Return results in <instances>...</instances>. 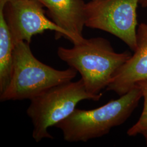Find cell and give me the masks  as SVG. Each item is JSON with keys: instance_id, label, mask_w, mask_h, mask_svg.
<instances>
[{"instance_id": "1", "label": "cell", "mask_w": 147, "mask_h": 147, "mask_svg": "<svg viewBox=\"0 0 147 147\" xmlns=\"http://www.w3.org/2000/svg\"><path fill=\"white\" fill-rule=\"evenodd\" d=\"M57 53L81 75L86 90L93 95L107 87L118 69L132 56L129 51L116 53L102 37L84 38L71 48L59 47Z\"/></svg>"}, {"instance_id": "2", "label": "cell", "mask_w": 147, "mask_h": 147, "mask_svg": "<svg viewBox=\"0 0 147 147\" xmlns=\"http://www.w3.org/2000/svg\"><path fill=\"white\" fill-rule=\"evenodd\" d=\"M142 97V90L136 84L119 99L111 100L100 107L89 110L76 109L55 126L62 131L67 142H86L104 136L128 119Z\"/></svg>"}, {"instance_id": "3", "label": "cell", "mask_w": 147, "mask_h": 147, "mask_svg": "<svg viewBox=\"0 0 147 147\" xmlns=\"http://www.w3.org/2000/svg\"><path fill=\"white\" fill-rule=\"evenodd\" d=\"M14 56L11 80L0 94L1 102L31 100L53 86L71 81L78 73L70 67L59 70L42 63L34 56L26 42L16 43Z\"/></svg>"}, {"instance_id": "4", "label": "cell", "mask_w": 147, "mask_h": 147, "mask_svg": "<svg viewBox=\"0 0 147 147\" xmlns=\"http://www.w3.org/2000/svg\"><path fill=\"white\" fill-rule=\"evenodd\" d=\"M102 95L89 93L81 79L53 86L33 98L27 110L33 126V139L36 142L53 139L48 131L49 127L56 126L70 116L82 100L97 101Z\"/></svg>"}, {"instance_id": "5", "label": "cell", "mask_w": 147, "mask_h": 147, "mask_svg": "<svg viewBox=\"0 0 147 147\" xmlns=\"http://www.w3.org/2000/svg\"><path fill=\"white\" fill-rule=\"evenodd\" d=\"M138 4L139 0H90L86 5V26L110 33L134 52Z\"/></svg>"}, {"instance_id": "6", "label": "cell", "mask_w": 147, "mask_h": 147, "mask_svg": "<svg viewBox=\"0 0 147 147\" xmlns=\"http://www.w3.org/2000/svg\"><path fill=\"white\" fill-rule=\"evenodd\" d=\"M44 5L38 0H8L4 7L5 20L14 44L30 43L32 38L45 31L55 32V38L64 37L67 33L45 14Z\"/></svg>"}, {"instance_id": "7", "label": "cell", "mask_w": 147, "mask_h": 147, "mask_svg": "<svg viewBox=\"0 0 147 147\" xmlns=\"http://www.w3.org/2000/svg\"><path fill=\"white\" fill-rule=\"evenodd\" d=\"M136 43L134 55L118 69L106 88L119 96L126 94L138 82L147 80V24L138 25Z\"/></svg>"}, {"instance_id": "8", "label": "cell", "mask_w": 147, "mask_h": 147, "mask_svg": "<svg viewBox=\"0 0 147 147\" xmlns=\"http://www.w3.org/2000/svg\"><path fill=\"white\" fill-rule=\"evenodd\" d=\"M47 8L48 16L58 27L66 32L69 40L77 44L84 39L86 5L83 0H38Z\"/></svg>"}, {"instance_id": "9", "label": "cell", "mask_w": 147, "mask_h": 147, "mask_svg": "<svg viewBox=\"0 0 147 147\" xmlns=\"http://www.w3.org/2000/svg\"><path fill=\"white\" fill-rule=\"evenodd\" d=\"M8 0H0V94L8 87L14 65L15 44L4 14Z\"/></svg>"}, {"instance_id": "10", "label": "cell", "mask_w": 147, "mask_h": 147, "mask_svg": "<svg viewBox=\"0 0 147 147\" xmlns=\"http://www.w3.org/2000/svg\"><path fill=\"white\" fill-rule=\"evenodd\" d=\"M136 84L142 90L144 98V107L138 121L127 131V134L129 136H135L141 134L147 125V80L140 81Z\"/></svg>"}, {"instance_id": "11", "label": "cell", "mask_w": 147, "mask_h": 147, "mask_svg": "<svg viewBox=\"0 0 147 147\" xmlns=\"http://www.w3.org/2000/svg\"><path fill=\"white\" fill-rule=\"evenodd\" d=\"M141 134L143 135V136L145 138V139H146V144H147V126L142 130V131H141Z\"/></svg>"}, {"instance_id": "12", "label": "cell", "mask_w": 147, "mask_h": 147, "mask_svg": "<svg viewBox=\"0 0 147 147\" xmlns=\"http://www.w3.org/2000/svg\"><path fill=\"white\" fill-rule=\"evenodd\" d=\"M139 4L142 7H147V0H139Z\"/></svg>"}]
</instances>
